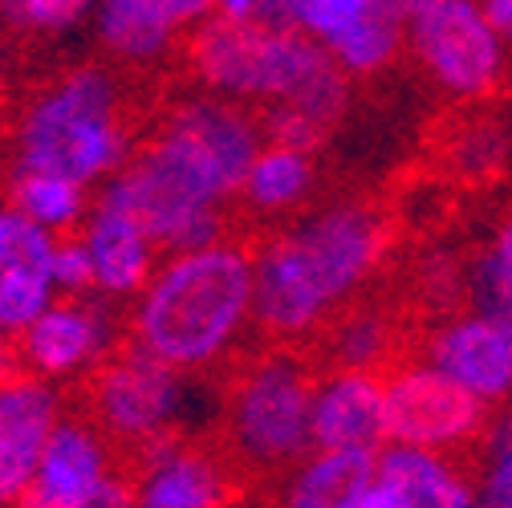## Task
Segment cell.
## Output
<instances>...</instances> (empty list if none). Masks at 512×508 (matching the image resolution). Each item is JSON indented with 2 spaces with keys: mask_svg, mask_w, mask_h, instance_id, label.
<instances>
[{
  "mask_svg": "<svg viewBox=\"0 0 512 508\" xmlns=\"http://www.w3.org/2000/svg\"><path fill=\"white\" fill-rule=\"evenodd\" d=\"M261 143V118L204 90L175 102L155 139L110 175L98 196L139 216L159 252L200 248L228 236V208Z\"/></svg>",
  "mask_w": 512,
  "mask_h": 508,
  "instance_id": "cell-1",
  "label": "cell"
},
{
  "mask_svg": "<svg viewBox=\"0 0 512 508\" xmlns=\"http://www.w3.org/2000/svg\"><path fill=\"white\" fill-rule=\"evenodd\" d=\"M391 244V224L374 204L346 200L317 208L252 252L256 330L273 342H305L370 285Z\"/></svg>",
  "mask_w": 512,
  "mask_h": 508,
  "instance_id": "cell-2",
  "label": "cell"
},
{
  "mask_svg": "<svg viewBox=\"0 0 512 508\" xmlns=\"http://www.w3.org/2000/svg\"><path fill=\"white\" fill-rule=\"evenodd\" d=\"M256 330V265L236 240L163 252L135 297L131 338L175 370L208 374Z\"/></svg>",
  "mask_w": 512,
  "mask_h": 508,
  "instance_id": "cell-3",
  "label": "cell"
},
{
  "mask_svg": "<svg viewBox=\"0 0 512 508\" xmlns=\"http://www.w3.org/2000/svg\"><path fill=\"white\" fill-rule=\"evenodd\" d=\"M187 66L208 94L244 106H297L326 126L350 106V74L301 29L212 13L187 33Z\"/></svg>",
  "mask_w": 512,
  "mask_h": 508,
  "instance_id": "cell-4",
  "label": "cell"
},
{
  "mask_svg": "<svg viewBox=\"0 0 512 508\" xmlns=\"http://www.w3.org/2000/svg\"><path fill=\"white\" fill-rule=\"evenodd\" d=\"M17 167L102 187L135 155L126 94L102 66H82L41 90L17 122Z\"/></svg>",
  "mask_w": 512,
  "mask_h": 508,
  "instance_id": "cell-5",
  "label": "cell"
},
{
  "mask_svg": "<svg viewBox=\"0 0 512 508\" xmlns=\"http://www.w3.org/2000/svg\"><path fill=\"white\" fill-rule=\"evenodd\" d=\"M313 370L293 350L252 358L228 391V452L256 476H285L313 452Z\"/></svg>",
  "mask_w": 512,
  "mask_h": 508,
  "instance_id": "cell-6",
  "label": "cell"
},
{
  "mask_svg": "<svg viewBox=\"0 0 512 508\" xmlns=\"http://www.w3.org/2000/svg\"><path fill=\"white\" fill-rule=\"evenodd\" d=\"M196 378L200 374L175 370L131 342L94 370V423L135 452L167 435H187L191 423H204V391Z\"/></svg>",
  "mask_w": 512,
  "mask_h": 508,
  "instance_id": "cell-7",
  "label": "cell"
},
{
  "mask_svg": "<svg viewBox=\"0 0 512 508\" xmlns=\"http://www.w3.org/2000/svg\"><path fill=\"white\" fill-rule=\"evenodd\" d=\"M407 49L447 98L464 102L488 98L508 70V41L496 33L484 0H435L407 21Z\"/></svg>",
  "mask_w": 512,
  "mask_h": 508,
  "instance_id": "cell-8",
  "label": "cell"
},
{
  "mask_svg": "<svg viewBox=\"0 0 512 508\" xmlns=\"http://www.w3.org/2000/svg\"><path fill=\"white\" fill-rule=\"evenodd\" d=\"M387 399V439L419 443L435 452H464L484 439L488 431V403L464 391L456 378H447L439 366L403 362L382 378Z\"/></svg>",
  "mask_w": 512,
  "mask_h": 508,
  "instance_id": "cell-9",
  "label": "cell"
},
{
  "mask_svg": "<svg viewBox=\"0 0 512 508\" xmlns=\"http://www.w3.org/2000/svg\"><path fill=\"white\" fill-rule=\"evenodd\" d=\"M33 508H122L131 504V480H122L110 435L94 419L61 415L49 431L33 488Z\"/></svg>",
  "mask_w": 512,
  "mask_h": 508,
  "instance_id": "cell-10",
  "label": "cell"
},
{
  "mask_svg": "<svg viewBox=\"0 0 512 508\" xmlns=\"http://www.w3.org/2000/svg\"><path fill=\"white\" fill-rule=\"evenodd\" d=\"M118 330L106 309V297H53L33 322L17 334L21 366L66 383V378L94 374L114 354Z\"/></svg>",
  "mask_w": 512,
  "mask_h": 508,
  "instance_id": "cell-11",
  "label": "cell"
},
{
  "mask_svg": "<svg viewBox=\"0 0 512 508\" xmlns=\"http://www.w3.org/2000/svg\"><path fill=\"white\" fill-rule=\"evenodd\" d=\"M131 504L143 508H220L232 504V468L224 456L200 448L187 435H167L135 452Z\"/></svg>",
  "mask_w": 512,
  "mask_h": 508,
  "instance_id": "cell-12",
  "label": "cell"
},
{
  "mask_svg": "<svg viewBox=\"0 0 512 508\" xmlns=\"http://www.w3.org/2000/svg\"><path fill=\"white\" fill-rule=\"evenodd\" d=\"M61 415V391L49 378L33 370L0 378V504H25Z\"/></svg>",
  "mask_w": 512,
  "mask_h": 508,
  "instance_id": "cell-13",
  "label": "cell"
},
{
  "mask_svg": "<svg viewBox=\"0 0 512 508\" xmlns=\"http://www.w3.org/2000/svg\"><path fill=\"white\" fill-rule=\"evenodd\" d=\"M427 362L488 407L512 403V326L484 309L447 317L427 338Z\"/></svg>",
  "mask_w": 512,
  "mask_h": 508,
  "instance_id": "cell-14",
  "label": "cell"
},
{
  "mask_svg": "<svg viewBox=\"0 0 512 508\" xmlns=\"http://www.w3.org/2000/svg\"><path fill=\"white\" fill-rule=\"evenodd\" d=\"M480 504L476 480L452 452L387 439L374 452V480L362 508H472Z\"/></svg>",
  "mask_w": 512,
  "mask_h": 508,
  "instance_id": "cell-15",
  "label": "cell"
},
{
  "mask_svg": "<svg viewBox=\"0 0 512 508\" xmlns=\"http://www.w3.org/2000/svg\"><path fill=\"white\" fill-rule=\"evenodd\" d=\"M57 236L29 220L13 200L0 204V334L17 338L57 297L53 285Z\"/></svg>",
  "mask_w": 512,
  "mask_h": 508,
  "instance_id": "cell-16",
  "label": "cell"
},
{
  "mask_svg": "<svg viewBox=\"0 0 512 508\" xmlns=\"http://www.w3.org/2000/svg\"><path fill=\"white\" fill-rule=\"evenodd\" d=\"M78 232L90 248L94 293L106 301H135L163 257L151 232L139 224V216H131L106 196H94L90 216L82 220Z\"/></svg>",
  "mask_w": 512,
  "mask_h": 508,
  "instance_id": "cell-17",
  "label": "cell"
},
{
  "mask_svg": "<svg viewBox=\"0 0 512 508\" xmlns=\"http://www.w3.org/2000/svg\"><path fill=\"white\" fill-rule=\"evenodd\" d=\"M387 443V399L378 370L330 366L313 383V448H362L378 452Z\"/></svg>",
  "mask_w": 512,
  "mask_h": 508,
  "instance_id": "cell-18",
  "label": "cell"
},
{
  "mask_svg": "<svg viewBox=\"0 0 512 508\" xmlns=\"http://www.w3.org/2000/svg\"><path fill=\"white\" fill-rule=\"evenodd\" d=\"M370 480H374V452L313 448L285 472L281 500L289 508H362Z\"/></svg>",
  "mask_w": 512,
  "mask_h": 508,
  "instance_id": "cell-19",
  "label": "cell"
},
{
  "mask_svg": "<svg viewBox=\"0 0 512 508\" xmlns=\"http://www.w3.org/2000/svg\"><path fill=\"white\" fill-rule=\"evenodd\" d=\"M313 151H301V147H285V143H261V151L252 155L248 171H244V183L236 192V204L261 220H277V216H289L297 212L309 192H313Z\"/></svg>",
  "mask_w": 512,
  "mask_h": 508,
  "instance_id": "cell-20",
  "label": "cell"
},
{
  "mask_svg": "<svg viewBox=\"0 0 512 508\" xmlns=\"http://www.w3.org/2000/svg\"><path fill=\"white\" fill-rule=\"evenodd\" d=\"M94 29L102 49L131 66H155L179 41V33L163 17H155L143 0H98Z\"/></svg>",
  "mask_w": 512,
  "mask_h": 508,
  "instance_id": "cell-21",
  "label": "cell"
},
{
  "mask_svg": "<svg viewBox=\"0 0 512 508\" xmlns=\"http://www.w3.org/2000/svg\"><path fill=\"white\" fill-rule=\"evenodd\" d=\"M9 200L37 220L41 228H49L53 236H66L78 232L82 220L90 216V187L66 175H53V171H33V167H17L13 183H9Z\"/></svg>",
  "mask_w": 512,
  "mask_h": 508,
  "instance_id": "cell-22",
  "label": "cell"
},
{
  "mask_svg": "<svg viewBox=\"0 0 512 508\" xmlns=\"http://www.w3.org/2000/svg\"><path fill=\"white\" fill-rule=\"evenodd\" d=\"M326 334V362L342 370H382L395 354V326L382 309H342Z\"/></svg>",
  "mask_w": 512,
  "mask_h": 508,
  "instance_id": "cell-23",
  "label": "cell"
},
{
  "mask_svg": "<svg viewBox=\"0 0 512 508\" xmlns=\"http://www.w3.org/2000/svg\"><path fill=\"white\" fill-rule=\"evenodd\" d=\"M403 45H407V21H399L391 9H378L358 29H350L330 49V57L350 78H374L387 66H395V57L403 53Z\"/></svg>",
  "mask_w": 512,
  "mask_h": 508,
  "instance_id": "cell-24",
  "label": "cell"
},
{
  "mask_svg": "<svg viewBox=\"0 0 512 508\" xmlns=\"http://www.w3.org/2000/svg\"><path fill=\"white\" fill-rule=\"evenodd\" d=\"M468 301L512 326V220L496 228L488 248L468 265Z\"/></svg>",
  "mask_w": 512,
  "mask_h": 508,
  "instance_id": "cell-25",
  "label": "cell"
},
{
  "mask_svg": "<svg viewBox=\"0 0 512 508\" xmlns=\"http://www.w3.org/2000/svg\"><path fill=\"white\" fill-rule=\"evenodd\" d=\"M94 9L98 0H0V21L17 33H70Z\"/></svg>",
  "mask_w": 512,
  "mask_h": 508,
  "instance_id": "cell-26",
  "label": "cell"
},
{
  "mask_svg": "<svg viewBox=\"0 0 512 508\" xmlns=\"http://www.w3.org/2000/svg\"><path fill=\"white\" fill-rule=\"evenodd\" d=\"M382 0H297V29L309 33L317 45L334 49L350 29H358Z\"/></svg>",
  "mask_w": 512,
  "mask_h": 508,
  "instance_id": "cell-27",
  "label": "cell"
},
{
  "mask_svg": "<svg viewBox=\"0 0 512 508\" xmlns=\"http://www.w3.org/2000/svg\"><path fill=\"white\" fill-rule=\"evenodd\" d=\"M53 285H57V297L94 293V265H90V248H86L82 232L57 236V248H53Z\"/></svg>",
  "mask_w": 512,
  "mask_h": 508,
  "instance_id": "cell-28",
  "label": "cell"
},
{
  "mask_svg": "<svg viewBox=\"0 0 512 508\" xmlns=\"http://www.w3.org/2000/svg\"><path fill=\"white\" fill-rule=\"evenodd\" d=\"M504 155H508V143L496 126H472V131L456 143V167L472 179H484L496 167H504Z\"/></svg>",
  "mask_w": 512,
  "mask_h": 508,
  "instance_id": "cell-29",
  "label": "cell"
},
{
  "mask_svg": "<svg viewBox=\"0 0 512 508\" xmlns=\"http://www.w3.org/2000/svg\"><path fill=\"white\" fill-rule=\"evenodd\" d=\"M476 496L488 508H512V456L484 452V468L476 476Z\"/></svg>",
  "mask_w": 512,
  "mask_h": 508,
  "instance_id": "cell-30",
  "label": "cell"
},
{
  "mask_svg": "<svg viewBox=\"0 0 512 508\" xmlns=\"http://www.w3.org/2000/svg\"><path fill=\"white\" fill-rule=\"evenodd\" d=\"M143 5L155 17H163L175 33H191L216 13V0H143Z\"/></svg>",
  "mask_w": 512,
  "mask_h": 508,
  "instance_id": "cell-31",
  "label": "cell"
},
{
  "mask_svg": "<svg viewBox=\"0 0 512 508\" xmlns=\"http://www.w3.org/2000/svg\"><path fill=\"white\" fill-rule=\"evenodd\" d=\"M484 452H508V456H512V407L500 411V419L488 423V431H484Z\"/></svg>",
  "mask_w": 512,
  "mask_h": 508,
  "instance_id": "cell-32",
  "label": "cell"
},
{
  "mask_svg": "<svg viewBox=\"0 0 512 508\" xmlns=\"http://www.w3.org/2000/svg\"><path fill=\"white\" fill-rule=\"evenodd\" d=\"M484 9H488V17H492L496 33L512 45V0H484Z\"/></svg>",
  "mask_w": 512,
  "mask_h": 508,
  "instance_id": "cell-33",
  "label": "cell"
},
{
  "mask_svg": "<svg viewBox=\"0 0 512 508\" xmlns=\"http://www.w3.org/2000/svg\"><path fill=\"white\" fill-rule=\"evenodd\" d=\"M256 9H261V0H216V13L232 21H252Z\"/></svg>",
  "mask_w": 512,
  "mask_h": 508,
  "instance_id": "cell-34",
  "label": "cell"
},
{
  "mask_svg": "<svg viewBox=\"0 0 512 508\" xmlns=\"http://www.w3.org/2000/svg\"><path fill=\"white\" fill-rule=\"evenodd\" d=\"M435 0H382V9H391L399 21H411L415 13H423V9H431Z\"/></svg>",
  "mask_w": 512,
  "mask_h": 508,
  "instance_id": "cell-35",
  "label": "cell"
}]
</instances>
